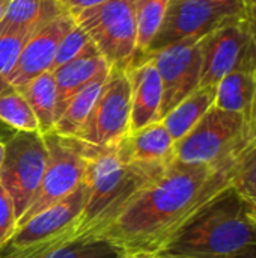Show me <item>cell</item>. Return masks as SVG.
<instances>
[{"label":"cell","instance_id":"obj_37","mask_svg":"<svg viewBox=\"0 0 256 258\" xmlns=\"http://www.w3.org/2000/svg\"><path fill=\"white\" fill-rule=\"evenodd\" d=\"M152 258H178L175 257V255H170V254H166V252H157V254H154Z\"/></svg>","mask_w":256,"mask_h":258},{"label":"cell","instance_id":"obj_24","mask_svg":"<svg viewBox=\"0 0 256 258\" xmlns=\"http://www.w3.org/2000/svg\"><path fill=\"white\" fill-rule=\"evenodd\" d=\"M231 189L247 206H256V136L235 157Z\"/></svg>","mask_w":256,"mask_h":258},{"label":"cell","instance_id":"obj_20","mask_svg":"<svg viewBox=\"0 0 256 258\" xmlns=\"http://www.w3.org/2000/svg\"><path fill=\"white\" fill-rule=\"evenodd\" d=\"M109 73L110 70L97 76L66 103V106L57 116L51 132L65 138H77L101 94Z\"/></svg>","mask_w":256,"mask_h":258},{"label":"cell","instance_id":"obj_27","mask_svg":"<svg viewBox=\"0 0 256 258\" xmlns=\"http://www.w3.org/2000/svg\"><path fill=\"white\" fill-rule=\"evenodd\" d=\"M29 36L30 33L20 30H0V91Z\"/></svg>","mask_w":256,"mask_h":258},{"label":"cell","instance_id":"obj_3","mask_svg":"<svg viewBox=\"0 0 256 258\" xmlns=\"http://www.w3.org/2000/svg\"><path fill=\"white\" fill-rule=\"evenodd\" d=\"M252 248H256V225L249 207L228 189L161 252L178 258H235Z\"/></svg>","mask_w":256,"mask_h":258},{"label":"cell","instance_id":"obj_2","mask_svg":"<svg viewBox=\"0 0 256 258\" xmlns=\"http://www.w3.org/2000/svg\"><path fill=\"white\" fill-rule=\"evenodd\" d=\"M81 144V142H80ZM86 159V201L71 242L95 239L109 227L143 187L160 178L170 166L124 162L115 147L92 148L81 144Z\"/></svg>","mask_w":256,"mask_h":258},{"label":"cell","instance_id":"obj_13","mask_svg":"<svg viewBox=\"0 0 256 258\" xmlns=\"http://www.w3.org/2000/svg\"><path fill=\"white\" fill-rule=\"evenodd\" d=\"M74 24V15L65 11L41 29L33 32L24 42L14 68L5 79L3 89H20L32 79L45 71H50L60 39Z\"/></svg>","mask_w":256,"mask_h":258},{"label":"cell","instance_id":"obj_7","mask_svg":"<svg viewBox=\"0 0 256 258\" xmlns=\"http://www.w3.org/2000/svg\"><path fill=\"white\" fill-rule=\"evenodd\" d=\"M47 162L48 150L39 132H14L5 142L0 184L11 197L18 219L32 204Z\"/></svg>","mask_w":256,"mask_h":258},{"label":"cell","instance_id":"obj_15","mask_svg":"<svg viewBox=\"0 0 256 258\" xmlns=\"http://www.w3.org/2000/svg\"><path fill=\"white\" fill-rule=\"evenodd\" d=\"M175 141L161 121L130 133L118 145L119 157L127 163L169 166L175 162Z\"/></svg>","mask_w":256,"mask_h":258},{"label":"cell","instance_id":"obj_18","mask_svg":"<svg viewBox=\"0 0 256 258\" xmlns=\"http://www.w3.org/2000/svg\"><path fill=\"white\" fill-rule=\"evenodd\" d=\"M65 12L57 0H9L0 21V30L33 33Z\"/></svg>","mask_w":256,"mask_h":258},{"label":"cell","instance_id":"obj_19","mask_svg":"<svg viewBox=\"0 0 256 258\" xmlns=\"http://www.w3.org/2000/svg\"><path fill=\"white\" fill-rule=\"evenodd\" d=\"M214 101L216 86H199L164 115L161 124L166 127L172 139L178 142L202 119V116L214 106Z\"/></svg>","mask_w":256,"mask_h":258},{"label":"cell","instance_id":"obj_11","mask_svg":"<svg viewBox=\"0 0 256 258\" xmlns=\"http://www.w3.org/2000/svg\"><path fill=\"white\" fill-rule=\"evenodd\" d=\"M241 15H244V8L240 6L202 0H170L163 23L145 56L183 39L205 36L222 24Z\"/></svg>","mask_w":256,"mask_h":258},{"label":"cell","instance_id":"obj_5","mask_svg":"<svg viewBox=\"0 0 256 258\" xmlns=\"http://www.w3.org/2000/svg\"><path fill=\"white\" fill-rule=\"evenodd\" d=\"M86 201L84 181L65 200L39 212L17 227L2 246L0 258H41L54 248L71 242Z\"/></svg>","mask_w":256,"mask_h":258},{"label":"cell","instance_id":"obj_12","mask_svg":"<svg viewBox=\"0 0 256 258\" xmlns=\"http://www.w3.org/2000/svg\"><path fill=\"white\" fill-rule=\"evenodd\" d=\"M202 38L204 36L183 39L145 56L154 62L161 79L163 100L160 121L201 86Z\"/></svg>","mask_w":256,"mask_h":258},{"label":"cell","instance_id":"obj_4","mask_svg":"<svg viewBox=\"0 0 256 258\" xmlns=\"http://www.w3.org/2000/svg\"><path fill=\"white\" fill-rule=\"evenodd\" d=\"M255 138L252 122L241 113L213 106L174 147L175 160L186 165H219Z\"/></svg>","mask_w":256,"mask_h":258},{"label":"cell","instance_id":"obj_14","mask_svg":"<svg viewBox=\"0 0 256 258\" xmlns=\"http://www.w3.org/2000/svg\"><path fill=\"white\" fill-rule=\"evenodd\" d=\"M131 91L130 133L160 121L163 86L160 74L149 57L130 65L127 70Z\"/></svg>","mask_w":256,"mask_h":258},{"label":"cell","instance_id":"obj_36","mask_svg":"<svg viewBox=\"0 0 256 258\" xmlns=\"http://www.w3.org/2000/svg\"><path fill=\"white\" fill-rule=\"evenodd\" d=\"M3 159H5V141L0 139V168H2Z\"/></svg>","mask_w":256,"mask_h":258},{"label":"cell","instance_id":"obj_22","mask_svg":"<svg viewBox=\"0 0 256 258\" xmlns=\"http://www.w3.org/2000/svg\"><path fill=\"white\" fill-rule=\"evenodd\" d=\"M170 0H134L136 54L133 63L143 59L166 15ZM131 63V65H133Z\"/></svg>","mask_w":256,"mask_h":258},{"label":"cell","instance_id":"obj_32","mask_svg":"<svg viewBox=\"0 0 256 258\" xmlns=\"http://www.w3.org/2000/svg\"><path fill=\"white\" fill-rule=\"evenodd\" d=\"M235 258H256V248H252V249L246 251L244 254H241V255H238V257Z\"/></svg>","mask_w":256,"mask_h":258},{"label":"cell","instance_id":"obj_21","mask_svg":"<svg viewBox=\"0 0 256 258\" xmlns=\"http://www.w3.org/2000/svg\"><path fill=\"white\" fill-rule=\"evenodd\" d=\"M32 107L42 135L53 130L57 107V89L51 71H45L18 89Z\"/></svg>","mask_w":256,"mask_h":258},{"label":"cell","instance_id":"obj_8","mask_svg":"<svg viewBox=\"0 0 256 258\" xmlns=\"http://www.w3.org/2000/svg\"><path fill=\"white\" fill-rule=\"evenodd\" d=\"M234 71H256V29L246 14L202 38L201 86H217Z\"/></svg>","mask_w":256,"mask_h":258},{"label":"cell","instance_id":"obj_35","mask_svg":"<svg viewBox=\"0 0 256 258\" xmlns=\"http://www.w3.org/2000/svg\"><path fill=\"white\" fill-rule=\"evenodd\" d=\"M249 207V215L252 218V222L256 225V206H247Z\"/></svg>","mask_w":256,"mask_h":258},{"label":"cell","instance_id":"obj_28","mask_svg":"<svg viewBox=\"0 0 256 258\" xmlns=\"http://www.w3.org/2000/svg\"><path fill=\"white\" fill-rule=\"evenodd\" d=\"M18 218L15 213L14 203L5 187L0 184V249L11 239L14 231L17 230Z\"/></svg>","mask_w":256,"mask_h":258},{"label":"cell","instance_id":"obj_33","mask_svg":"<svg viewBox=\"0 0 256 258\" xmlns=\"http://www.w3.org/2000/svg\"><path fill=\"white\" fill-rule=\"evenodd\" d=\"M8 3H9V0H0V21H2V18L5 15V11L8 8Z\"/></svg>","mask_w":256,"mask_h":258},{"label":"cell","instance_id":"obj_10","mask_svg":"<svg viewBox=\"0 0 256 258\" xmlns=\"http://www.w3.org/2000/svg\"><path fill=\"white\" fill-rule=\"evenodd\" d=\"M130 119L131 91L127 70L110 68L88 121L74 139L92 148L115 147L130 135Z\"/></svg>","mask_w":256,"mask_h":258},{"label":"cell","instance_id":"obj_30","mask_svg":"<svg viewBox=\"0 0 256 258\" xmlns=\"http://www.w3.org/2000/svg\"><path fill=\"white\" fill-rule=\"evenodd\" d=\"M244 14L249 23L256 29V0H246L244 5Z\"/></svg>","mask_w":256,"mask_h":258},{"label":"cell","instance_id":"obj_23","mask_svg":"<svg viewBox=\"0 0 256 258\" xmlns=\"http://www.w3.org/2000/svg\"><path fill=\"white\" fill-rule=\"evenodd\" d=\"M0 121L15 132H39V124L32 107L15 88L0 91Z\"/></svg>","mask_w":256,"mask_h":258},{"label":"cell","instance_id":"obj_34","mask_svg":"<svg viewBox=\"0 0 256 258\" xmlns=\"http://www.w3.org/2000/svg\"><path fill=\"white\" fill-rule=\"evenodd\" d=\"M121 258H152V255H148V254H124Z\"/></svg>","mask_w":256,"mask_h":258},{"label":"cell","instance_id":"obj_31","mask_svg":"<svg viewBox=\"0 0 256 258\" xmlns=\"http://www.w3.org/2000/svg\"><path fill=\"white\" fill-rule=\"evenodd\" d=\"M202 2L219 3V5H231V6H240V8H244V5H246V0H202Z\"/></svg>","mask_w":256,"mask_h":258},{"label":"cell","instance_id":"obj_6","mask_svg":"<svg viewBox=\"0 0 256 258\" xmlns=\"http://www.w3.org/2000/svg\"><path fill=\"white\" fill-rule=\"evenodd\" d=\"M110 68L128 70L136 54L134 0H110L74 15Z\"/></svg>","mask_w":256,"mask_h":258},{"label":"cell","instance_id":"obj_16","mask_svg":"<svg viewBox=\"0 0 256 258\" xmlns=\"http://www.w3.org/2000/svg\"><path fill=\"white\" fill-rule=\"evenodd\" d=\"M110 70V65L107 60L98 53H88L81 57H77L59 68H56L53 73L56 89H57V107H56V119L66 106V103L91 80H94L97 76L107 73ZM56 122V121H54Z\"/></svg>","mask_w":256,"mask_h":258},{"label":"cell","instance_id":"obj_9","mask_svg":"<svg viewBox=\"0 0 256 258\" xmlns=\"http://www.w3.org/2000/svg\"><path fill=\"white\" fill-rule=\"evenodd\" d=\"M48 162L38 192L29 209L18 219V225L26 224L39 212L54 206L71 195L84 180L86 159L81 144L74 138H65L48 132L44 135Z\"/></svg>","mask_w":256,"mask_h":258},{"label":"cell","instance_id":"obj_1","mask_svg":"<svg viewBox=\"0 0 256 258\" xmlns=\"http://www.w3.org/2000/svg\"><path fill=\"white\" fill-rule=\"evenodd\" d=\"M235 157L219 165L175 160L95 239H104L125 254L161 252L205 207L231 189Z\"/></svg>","mask_w":256,"mask_h":258},{"label":"cell","instance_id":"obj_25","mask_svg":"<svg viewBox=\"0 0 256 258\" xmlns=\"http://www.w3.org/2000/svg\"><path fill=\"white\" fill-rule=\"evenodd\" d=\"M125 252L104 239H75L41 258H121Z\"/></svg>","mask_w":256,"mask_h":258},{"label":"cell","instance_id":"obj_38","mask_svg":"<svg viewBox=\"0 0 256 258\" xmlns=\"http://www.w3.org/2000/svg\"><path fill=\"white\" fill-rule=\"evenodd\" d=\"M252 127H253V132H255V136H256V107H255V112H253V118H252Z\"/></svg>","mask_w":256,"mask_h":258},{"label":"cell","instance_id":"obj_17","mask_svg":"<svg viewBox=\"0 0 256 258\" xmlns=\"http://www.w3.org/2000/svg\"><path fill=\"white\" fill-rule=\"evenodd\" d=\"M214 106L244 115L250 122L256 107V71H234L216 86Z\"/></svg>","mask_w":256,"mask_h":258},{"label":"cell","instance_id":"obj_29","mask_svg":"<svg viewBox=\"0 0 256 258\" xmlns=\"http://www.w3.org/2000/svg\"><path fill=\"white\" fill-rule=\"evenodd\" d=\"M57 2L60 3V6L66 12H71L72 15H75V14H78V12H81L84 9L98 6V5L110 2V0H57Z\"/></svg>","mask_w":256,"mask_h":258},{"label":"cell","instance_id":"obj_26","mask_svg":"<svg viewBox=\"0 0 256 258\" xmlns=\"http://www.w3.org/2000/svg\"><path fill=\"white\" fill-rule=\"evenodd\" d=\"M98 51L97 47L94 45L92 39L89 38V35L75 23L60 39L57 50H56V56L51 65L50 71H54L56 68L77 59L81 57L88 53H94Z\"/></svg>","mask_w":256,"mask_h":258}]
</instances>
